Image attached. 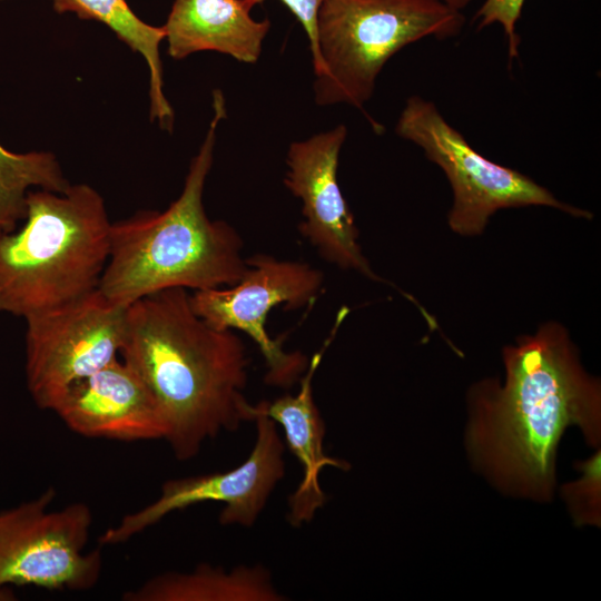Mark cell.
<instances>
[{
	"label": "cell",
	"mask_w": 601,
	"mask_h": 601,
	"mask_svg": "<svg viewBox=\"0 0 601 601\" xmlns=\"http://www.w3.org/2000/svg\"><path fill=\"white\" fill-rule=\"evenodd\" d=\"M48 487L0 512V592L8 585L87 591L99 581L102 555L87 551L92 513L82 502L59 510Z\"/></svg>",
	"instance_id": "cell-7"
},
{
	"label": "cell",
	"mask_w": 601,
	"mask_h": 601,
	"mask_svg": "<svg viewBox=\"0 0 601 601\" xmlns=\"http://www.w3.org/2000/svg\"><path fill=\"white\" fill-rule=\"evenodd\" d=\"M581 476L564 484L561 494L578 526L601 524L600 450L589 460L580 462Z\"/></svg>",
	"instance_id": "cell-18"
},
{
	"label": "cell",
	"mask_w": 601,
	"mask_h": 601,
	"mask_svg": "<svg viewBox=\"0 0 601 601\" xmlns=\"http://www.w3.org/2000/svg\"><path fill=\"white\" fill-rule=\"evenodd\" d=\"M248 9L262 4L265 0H243ZM296 17L306 32L314 70L318 65L317 52V16L325 0H280Z\"/></svg>",
	"instance_id": "cell-20"
},
{
	"label": "cell",
	"mask_w": 601,
	"mask_h": 601,
	"mask_svg": "<svg viewBox=\"0 0 601 601\" xmlns=\"http://www.w3.org/2000/svg\"><path fill=\"white\" fill-rule=\"evenodd\" d=\"M253 421L256 423V441L240 465L224 472L164 482L154 502L126 514L107 529L99 539L100 543H125L168 514L205 502L224 503L219 514L221 525L253 526L285 475V445L277 424L262 414H256Z\"/></svg>",
	"instance_id": "cell-10"
},
{
	"label": "cell",
	"mask_w": 601,
	"mask_h": 601,
	"mask_svg": "<svg viewBox=\"0 0 601 601\" xmlns=\"http://www.w3.org/2000/svg\"><path fill=\"white\" fill-rule=\"evenodd\" d=\"M464 24L462 11L441 0H325L317 16L316 104L362 109L396 52L426 37H456Z\"/></svg>",
	"instance_id": "cell-5"
},
{
	"label": "cell",
	"mask_w": 601,
	"mask_h": 601,
	"mask_svg": "<svg viewBox=\"0 0 601 601\" xmlns=\"http://www.w3.org/2000/svg\"><path fill=\"white\" fill-rule=\"evenodd\" d=\"M395 131L422 148L447 177L453 193L447 221L456 234L480 235L495 211L512 207L548 206L573 217L592 218L589 210L559 200L530 177L483 157L434 102L420 96L407 99Z\"/></svg>",
	"instance_id": "cell-6"
},
{
	"label": "cell",
	"mask_w": 601,
	"mask_h": 601,
	"mask_svg": "<svg viewBox=\"0 0 601 601\" xmlns=\"http://www.w3.org/2000/svg\"><path fill=\"white\" fill-rule=\"evenodd\" d=\"M214 116L193 158L179 197L164 211L142 210L111 223L110 249L98 289L115 305L168 288L195 290L237 283L247 269L243 240L224 220L207 216L203 194L213 165L216 130L226 117L220 90Z\"/></svg>",
	"instance_id": "cell-3"
},
{
	"label": "cell",
	"mask_w": 601,
	"mask_h": 601,
	"mask_svg": "<svg viewBox=\"0 0 601 601\" xmlns=\"http://www.w3.org/2000/svg\"><path fill=\"white\" fill-rule=\"evenodd\" d=\"M525 0H484L474 16L479 30L497 23L502 27L510 62L519 57L520 37L516 24Z\"/></svg>",
	"instance_id": "cell-19"
},
{
	"label": "cell",
	"mask_w": 601,
	"mask_h": 601,
	"mask_svg": "<svg viewBox=\"0 0 601 601\" xmlns=\"http://www.w3.org/2000/svg\"><path fill=\"white\" fill-rule=\"evenodd\" d=\"M32 186L65 193L70 184L52 154H16L0 145V233L13 231L26 218L27 194Z\"/></svg>",
	"instance_id": "cell-17"
},
{
	"label": "cell",
	"mask_w": 601,
	"mask_h": 601,
	"mask_svg": "<svg viewBox=\"0 0 601 601\" xmlns=\"http://www.w3.org/2000/svg\"><path fill=\"white\" fill-rule=\"evenodd\" d=\"M247 269L234 285L190 293L194 312L218 329H238L257 345L267 368L265 382L289 387L302 377L309 361L284 349L282 338L266 331L274 307L298 309L309 305L323 286V273L306 263L279 260L268 255L246 258Z\"/></svg>",
	"instance_id": "cell-9"
},
{
	"label": "cell",
	"mask_w": 601,
	"mask_h": 601,
	"mask_svg": "<svg viewBox=\"0 0 601 601\" xmlns=\"http://www.w3.org/2000/svg\"><path fill=\"white\" fill-rule=\"evenodd\" d=\"M58 12H73L83 19L106 23L120 40L139 52L149 69L150 117L162 129L170 130L174 111L165 92L159 46L165 39L162 27L150 26L140 20L125 0H53Z\"/></svg>",
	"instance_id": "cell-16"
},
{
	"label": "cell",
	"mask_w": 601,
	"mask_h": 601,
	"mask_svg": "<svg viewBox=\"0 0 601 601\" xmlns=\"http://www.w3.org/2000/svg\"><path fill=\"white\" fill-rule=\"evenodd\" d=\"M441 1H443L444 3H446L447 6L456 10L462 11L470 4L472 0H441Z\"/></svg>",
	"instance_id": "cell-21"
},
{
	"label": "cell",
	"mask_w": 601,
	"mask_h": 601,
	"mask_svg": "<svg viewBox=\"0 0 601 601\" xmlns=\"http://www.w3.org/2000/svg\"><path fill=\"white\" fill-rule=\"evenodd\" d=\"M162 28L174 59L217 51L255 63L270 21L253 19L243 0H175Z\"/></svg>",
	"instance_id": "cell-14"
},
{
	"label": "cell",
	"mask_w": 601,
	"mask_h": 601,
	"mask_svg": "<svg viewBox=\"0 0 601 601\" xmlns=\"http://www.w3.org/2000/svg\"><path fill=\"white\" fill-rule=\"evenodd\" d=\"M262 565L230 571L200 564L190 572H165L122 594L126 601H283Z\"/></svg>",
	"instance_id": "cell-15"
},
{
	"label": "cell",
	"mask_w": 601,
	"mask_h": 601,
	"mask_svg": "<svg viewBox=\"0 0 601 601\" xmlns=\"http://www.w3.org/2000/svg\"><path fill=\"white\" fill-rule=\"evenodd\" d=\"M505 378L470 391L466 446L499 489L539 501L552 497L559 441L570 425L600 445V382L582 367L568 331L556 322L503 349Z\"/></svg>",
	"instance_id": "cell-1"
},
{
	"label": "cell",
	"mask_w": 601,
	"mask_h": 601,
	"mask_svg": "<svg viewBox=\"0 0 601 601\" xmlns=\"http://www.w3.org/2000/svg\"><path fill=\"white\" fill-rule=\"evenodd\" d=\"M346 136L347 128L341 124L290 144L284 183L303 203L299 231L319 255L343 269L382 280L362 253L353 213L337 180L339 152Z\"/></svg>",
	"instance_id": "cell-11"
},
{
	"label": "cell",
	"mask_w": 601,
	"mask_h": 601,
	"mask_svg": "<svg viewBox=\"0 0 601 601\" xmlns=\"http://www.w3.org/2000/svg\"><path fill=\"white\" fill-rule=\"evenodd\" d=\"M345 313L342 311L338 314L334 331L311 358L295 395L285 394L273 402L262 401L249 407L252 421L256 414H262L282 426L286 445L302 466V481L288 499L287 520L295 528L311 522L326 502V494L319 484L322 469L331 466L348 471L351 467L348 462L325 454L323 442L326 427L313 396V377Z\"/></svg>",
	"instance_id": "cell-13"
},
{
	"label": "cell",
	"mask_w": 601,
	"mask_h": 601,
	"mask_svg": "<svg viewBox=\"0 0 601 601\" xmlns=\"http://www.w3.org/2000/svg\"><path fill=\"white\" fill-rule=\"evenodd\" d=\"M53 413L83 437L135 442L164 440L166 432L151 392L118 357L71 385Z\"/></svg>",
	"instance_id": "cell-12"
},
{
	"label": "cell",
	"mask_w": 601,
	"mask_h": 601,
	"mask_svg": "<svg viewBox=\"0 0 601 601\" xmlns=\"http://www.w3.org/2000/svg\"><path fill=\"white\" fill-rule=\"evenodd\" d=\"M119 355L155 397L177 460L250 421L245 345L198 316L187 289H162L127 306Z\"/></svg>",
	"instance_id": "cell-2"
},
{
	"label": "cell",
	"mask_w": 601,
	"mask_h": 601,
	"mask_svg": "<svg viewBox=\"0 0 601 601\" xmlns=\"http://www.w3.org/2000/svg\"><path fill=\"white\" fill-rule=\"evenodd\" d=\"M26 203L22 227L0 233V312L24 319L98 288L111 228L102 197L86 184L29 190Z\"/></svg>",
	"instance_id": "cell-4"
},
{
	"label": "cell",
	"mask_w": 601,
	"mask_h": 601,
	"mask_svg": "<svg viewBox=\"0 0 601 601\" xmlns=\"http://www.w3.org/2000/svg\"><path fill=\"white\" fill-rule=\"evenodd\" d=\"M125 313L96 288L26 318V382L40 410L53 412L71 385L118 357Z\"/></svg>",
	"instance_id": "cell-8"
}]
</instances>
